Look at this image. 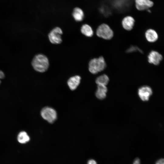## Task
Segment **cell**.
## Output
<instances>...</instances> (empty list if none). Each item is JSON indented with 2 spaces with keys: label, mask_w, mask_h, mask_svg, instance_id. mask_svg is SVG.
I'll return each instance as SVG.
<instances>
[{
  "label": "cell",
  "mask_w": 164,
  "mask_h": 164,
  "mask_svg": "<svg viewBox=\"0 0 164 164\" xmlns=\"http://www.w3.org/2000/svg\"><path fill=\"white\" fill-rule=\"evenodd\" d=\"M32 65L36 71L44 72L48 68L49 62L46 56L42 54H38L35 56L32 59Z\"/></svg>",
  "instance_id": "obj_1"
},
{
  "label": "cell",
  "mask_w": 164,
  "mask_h": 164,
  "mask_svg": "<svg viewBox=\"0 0 164 164\" xmlns=\"http://www.w3.org/2000/svg\"><path fill=\"white\" fill-rule=\"evenodd\" d=\"M106 67V63L104 58L100 56L91 59L89 62L88 69L93 74H96L103 71Z\"/></svg>",
  "instance_id": "obj_2"
},
{
  "label": "cell",
  "mask_w": 164,
  "mask_h": 164,
  "mask_svg": "<svg viewBox=\"0 0 164 164\" xmlns=\"http://www.w3.org/2000/svg\"><path fill=\"white\" fill-rule=\"evenodd\" d=\"M96 34L100 38L109 40L113 37L114 32L108 25L103 23L98 27L96 30Z\"/></svg>",
  "instance_id": "obj_3"
},
{
  "label": "cell",
  "mask_w": 164,
  "mask_h": 164,
  "mask_svg": "<svg viewBox=\"0 0 164 164\" xmlns=\"http://www.w3.org/2000/svg\"><path fill=\"white\" fill-rule=\"evenodd\" d=\"M42 117L50 123H53L57 118V113L53 108L50 107L43 108L41 111Z\"/></svg>",
  "instance_id": "obj_4"
},
{
  "label": "cell",
  "mask_w": 164,
  "mask_h": 164,
  "mask_svg": "<svg viewBox=\"0 0 164 164\" xmlns=\"http://www.w3.org/2000/svg\"><path fill=\"white\" fill-rule=\"evenodd\" d=\"M63 32L60 28L56 27L53 29L48 35L49 39L50 42L54 44L60 43L62 42L61 35Z\"/></svg>",
  "instance_id": "obj_5"
},
{
  "label": "cell",
  "mask_w": 164,
  "mask_h": 164,
  "mask_svg": "<svg viewBox=\"0 0 164 164\" xmlns=\"http://www.w3.org/2000/svg\"><path fill=\"white\" fill-rule=\"evenodd\" d=\"M152 94V90L150 87L148 86L142 87L138 89V96L142 101H148Z\"/></svg>",
  "instance_id": "obj_6"
},
{
  "label": "cell",
  "mask_w": 164,
  "mask_h": 164,
  "mask_svg": "<svg viewBox=\"0 0 164 164\" xmlns=\"http://www.w3.org/2000/svg\"><path fill=\"white\" fill-rule=\"evenodd\" d=\"M148 62L155 65H159L163 59L162 55L157 51H151L148 56Z\"/></svg>",
  "instance_id": "obj_7"
},
{
  "label": "cell",
  "mask_w": 164,
  "mask_h": 164,
  "mask_svg": "<svg viewBox=\"0 0 164 164\" xmlns=\"http://www.w3.org/2000/svg\"><path fill=\"white\" fill-rule=\"evenodd\" d=\"M135 2L136 9L139 11L148 9L153 5L150 0H135Z\"/></svg>",
  "instance_id": "obj_8"
},
{
  "label": "cell",
  "mask_w": 164,
  "mask_h": 164,
  "mask_svg": "<svg viewBox=\"0 0 164 164\" xmlns=\"http://www.w3.org/2000/svg\"><path fill=\"white\" fill-rule=\"evenodd\" d=\"M135 22V20L133 17L130 16H127L123 19L121 24L125 29L130 31L133 28Z\"/></svg>",
  "instance_id": "obj_9"
},
{
  "label": "cell",
  "mask_w": 164,
  "mask_h": 164,
  "mask_svg": "<svg viewBox=\"0 0 164 164\" xmlns=\"http://www.w3.org/2000/svg\"><path fill=\"white\" fill-rule=\"evenodd\" d=\"M145 36L147 40L150 43H153L157 41L158 35L154 30L149 29H147L145 33Z\"/></svg>",
  "instance_id": "obj_10"
},
{
  "label": "cell",
  "mask_w": 164,
  "mask_h": 164,
  "mask_svg": "<svg viewBox=\"0 0 164 164\" xmlns=\"http://www.w3.org/2000/svg\"><path fill=\"white\" fill-rule=\"evenodd\" d=\"M80 77L78 75L75 76L70 78L68 80L67 84L70 88L72 90L76 89L80 84Z\"/></svg>",
  "instance_id": "obj_11"
},
{
  "label": "cell",
  "mask_w": 164,
  "mask_h": 164,
  "mask_svg": "<svg viewBox=\"0 0 164 164\" xmlns=\"http://www.w3.org/2000/svg\"><path fill=\"white\" fill-rule=\"evenodd\" d=\"M107 91L108 89L106 86L97 85L95 95L97 98L100 100L103 99L106 96Z\"/></svg>",
  "instance_id": "obj_12"
},
{
  "label": "cell",
  "mask_w": 164,
  "mask_h": 164,
  "mask_svg": "<svg viewBox=\"0 0 164 164\" xmlns=\"http://www.w3.org/2000/svg\"><path fill=\"white\" fill-rule=\"evenodd\" d=\"M81 33L84 35L88 37L93 36L94 32L92 28L89 25L85 24L82 26L80 29Z\"/></svg>",
  "instance_id": "obj_13"
},
{
  "label": "cell",
  "mask_w": 164,
  "mask_h": 164,
  "mask_svg": "<svg viewBox=\"0 0 164 164\" xmlns=\"http://www.w3.org/2000/svg\"><path fill=\"white\" fill-rule=\"evenodd\" d=\"M17 139L19 143L24 144L29 141L30 137L26 132L22 131L20 132L18 134Z\"/></svg>",
  "instance_id": "obj_14"
},
{
  "label": "cell",
  "mask_w": 164,
  "mask_h": 164,
  "mask_svg": "<svg viewBox=\"0 0 164 164\" xmlns=\"http://www.w3.org/2000/svg\"><path fill=\"white\" fill-rule=\"evenodd\" d=\"M109 80L108 76L106 74H103L97 77L96 79L95 82L97 85L106 86Z\"/></svg>",
  "instance_id": "obj_15"
},
{
  "label": "cell",
  "mask_w": 164,
  "mask_h": 164,
  "mask_svg": "<svg viewBox=\"0 0 164 164\" xmlns=\"http://www.w3.org/2000/svg\"><path fill=\"white\" fill-rule=\"evenodd\" d=\"M73 15L76 21L79 22L83 20L84 17V14L83 11L80 9L76 8L73 10Z\"/></svg>",
  "instance_id": "obj_16"
},
{
  "label": "cell",
  "mask_w": 164,
  "mask_h": 164,
  "mask_svg": "<svg viewBox=\"0 0 164 164\" xmlns=\"http://www.w3.org/2000/svg\"><path fill=\"white\" fill-rule=\"evenodd\" d=\"M139 52L142 53V50L138 47L135 46H131L126 50V52L128 53H131L134 52Z\"/></svg>",
  "instance_id": "obj_17"
},
{
  "label": "cell",
  "mask_w": 164,
  "mask_h": 164,
  "mask_svg": "<svg viewBox=\"0 0 164 164\" xmlns=\"http://www.w3.org/2000/svg\"><path fill=\"white\" fill-rule=\"evenodd\" d=\"M155 164H164V159H161L158 160Z\"/></svg>",
  "instance_id": "obj_18"
},
{
  "label": "cell",
  "mask_w": 164,
  "mask_h": 164,
  "mask_svg": "<svg viewBox=\"0 0 164 164\" xmlns=\"http://www.w3.org/2000/svg\"><path fill=\"white\" fill-rule=\"evenodd\" d=\"M87 164H97L96 161L93 159H91L88 161Z\"/></svg>",
  "instance_id": "obj_19"
},
{
  "label": "cell",
  "mask_w": 164,
  "mask_h": 164,
  "mask_svg": "<svg viewBox=\"0 0 164 164\" xmlns=\"http://www.w3.org/2000/svg\"><path fill=\"white\" fill-rule=\"evenodd\" d=\"M5 77V74L3 72L0 70V84L1 83L0 79H3Z\"/></svg>",
  "instance_id": "obj_20"
},
{
  "label": "cell",
  "mask_w": 164,
  "mask_h": 164,
  "mask_svg": "<svg viewBox=\"0 0 164 164\" xmlns=\"http://www.w3.org/2000/svg\"><path fill=\"white\" fill-rule=\"evenodd\" d=\"M133 164H140V159L138 158H136L134 160Z\"/></svg>",
  "instance_id": "obj_21"
}]
</instances>
